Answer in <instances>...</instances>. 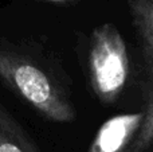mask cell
Masks as SVG:
<instances>
[{"instance_id":"5","label":"cell","mask_w":153,"mask_h":152,"mask_svg":"<svg viewBox=\"0 0 153 152\" xmlns=\"http://www.w3.org/2000/svg\"><path fill=\"white\" fill-rule=\"evenodd\" d=\"M0 152H39L19 124L0 105Z\"/></svg>"},{"instance_id":"1","label":"cell","mask_w":153,"mask_h":152,"mask_svg":"<svg viewBox=\"0 0 153 152\" xmlns=\"http://www.w3.org/2000/svg\"><path fill=\"white\" fill-rule=\"evenodd\" d=\"M0 78L43 117L70 123L75 112L58 86L27 58L0 48Z\"/></svg>"},{"instance_id":"3","label":"cell","mask_w":153,"mask_h":152,"mask_svg":"<svg viewBox=\"0 0 153 152\" xmlns=\"http://www.w3.org/2000/svg\"><path fill=\"white\" fill-rule=\"evenodd\" d=\"M153 145V82L143 85V108L109 118L87 152H145Z\"/></svg>"},{"instance_id":"4","label":"cell","mask_w":153,"mask_h":152,"mask_svg":"<svg viewBox=\"0 0 153 152\" xmlns=\"http://www.w3.org/2000/svg\"><path fill=\"white\" fill-rule=\"evenodd\" d=\"M145 63V80L153 82V0H128Z\"/></svg>"},{"instance_id":"2","label":"cell","mask_w":153,"mask_h":152,"mask_svg":"<svg viewBox=\"0 0 153 152\" xmlns=\"http://www.w3.org/2000/svg\"><path fill=\"white\" fill-rule=\"evenodd\" d=\"M89 77L94 94L105 104H111L129 80L130 62L122 35L110 23L97 27L89 47Z\"/></svg>"}]
</instances>
